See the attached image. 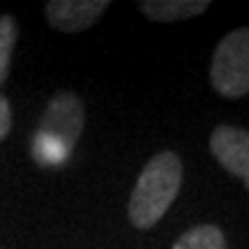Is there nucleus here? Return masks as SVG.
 <instances>
[{"label": "nucleus", "mask_w": 249, "mask_h": 249, "mask_svg": "<svg viewBox=\"0 0 249 249\" xmlns=\"http://www.w3.org/2000/svg\"><path fill=\"white\" fill-rule=\"evenodd\" d=\"M182 187V161L176 152L164 150L148 160L129 196V222L139 231H148L160 222Z\"/></svg>", "instance_id": "1"}, {"label": "nucleus", "mask_w": 249, "mask_h": 249, "mask_svg": "<svg viewBox=\"0 0 249 249\" xmlns=\"http://www.w3.org/2000/svg\"><path fill=\"white\" fill-rule=\"evenodd\" d=\"M210 83L226 99L249 92V28H235L222 37L210 62Z\"/></svg>", "instance_id": "2"}, {"label": "nucleus", "mask_w": 249, "mask_h": 249, "mask_svg": "<svg viewBox=\"0 0 249 249\" xmlns=\"http://www.w3.org/2000/svg\"><path fill=\"white\" fill-rule=\"evenodd\" d=\"M83 124H86L83 102L74 92L65 90L49 102L46 111L42 113V123L37 127V132L60 141L67 150H74V145L83 132Z\"/></svg>", "instance_id": "3"}, {"label": "nucleus", "mask_w": 249, "mask_h": 249, "mask_svg": "<svg viewBox=\"0 0 249 249\" xmlns=\"http://www.w3.org/2000/svg\"><path fill=\"white\" fill-rule=\"evenodd\" d=\"M210 152L224 171L240 178L249 189V129L219 124L210 134Z\"/></svg>", "instance_id": "4"}, {"label": "nucleus", "mask_w": 249, "mask_h": 249, "mask_svg": "<svg viewBox=\"0 0 249 249\" xmlns=\"http://www.w3.org/2000/svg\"><path fill=\"white\" fill-rule=\"evenodd\" d=\"M108 5V0H51L46 2V18L60 33H81L95 26Z\"/></svg>", "instance_id": "5"}, {"label": "nucleus", "mask_w": 249, "mask_h": 249, "mask_svg": "<svg viewBox=\"0 0 249 249\" xmlns=\"http://www.w3.org/2000/svg\"><path fill=\"white\" fill-rule=\"evenodd\" d=\"M208 7H210L208 0H143L139 2V9L143 14L150 21H160V23L194 18L203 14Z\"/></svg>", "instance_id": "6"}, {"label": "nucleus", "mask_w": 249, "mask_h": 249, "mask_svg": "<svg viewBox=\"0 0 249 249\" xmlns=\"http://www.w3.org/2000/svg\"><path fill=\"white\" fill-rule=\"evenodd\" d=\"M173 249H226L224 231L214 224H201L180 235Z\"/></svg>", "instance_id": "7"}, {"label": "nucleus", "mask_w": 249, "mask_h": 249, "mask_svg": "<svg viewBox=\"0 0 249 249\" xmlns=\"http://www.w3.org/2000/svg\"><path fill=\"white\" fill-rule=\"evenodd\" d=\"M71 150H67L60 141H55L51 136H46L42 132H35L33 139V160L39 166H60L67 161Z\"/></svg>", "instance_id": "8"}, {"label": "nucleus", "mask_w": 249, "mask_h": 249, "mask_svg": "<svg viewBox=\"0 0 249 249\" xmlns=\"http://www.w3.org/2000/svg\"><path fill=\"white\" fill-rule=\"evenodd\" d=\"M17 21L12 17H0V86L9 76V62H12L14 46H17Z\"/></svg>", "instance_id": "9"}, {"label": "nucleus", "mask_w": 249, "mask_h": 249, "mask_svg": "<svg viewBox=\"0 0 249 249\" xmlns=\"http://www.w3.org/2000/svg\"><path fill=\"white\" fill-rule=\"evenodd\" d=\"M9 129H12V108L7 99L0 95V141L9 134Z\"/></svg>", "instance_id": "10"}]
</instances>
